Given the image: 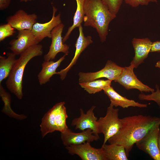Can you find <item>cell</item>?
I'll use <instances>...</instances> for the list:
<instances>
[{
	"mask_svg": "<svg viewBox=\"0 0 160 160\" xmlns=\"http://www.w3.org/2000/svg\"><path fill=\"white\" fill-rule=\"evenodd\" d=\"M118 132L108 140L109 144L121 145L125 148L127 155L135 144L150 131L160 125V118L140 114L121 119Z\"/></svg>",
	"mask_w": 160,
	"mask_h": 160,
	"instance_id": "obj_1",
	"label": "cell"
},
{
	"mask_svg": "<svg viewBox=\"0 0 160 160\" xmlns=\"http://www.w3.org/2000/svg\"><path fill=\"white\" fill-rule=\"evenodd\" d=\"M84 26L95 28L101 41H105L109 23L116 17L101 0H85Z\"/></svg>",
	"mask_w": 160,
	"mask_h": 160,
	"instance_id": "obj_2",
	"label": "cell"
},
{
	"mask_svg": "<svg viewBox=\"0 0 160 160\" xmlns=\"http://www.w3.org/2000/svg\"><path fill=\"white\" fill-rule=\"evenodd\" d=\"M43 47L37 44L29 47L20 54L6 81L8 89L19 100L22 99L23 79L25 68L28 62L33 58L42 55Z\"/></svg>",
	"mask_w": 160,
	"mask_h": 160,
	"instance_id": "obj_3",
	"label": "cell"
},
{
	"mask_svg": "<svg viewBox=\"0 0 160 160\" xmlns=\"http://www.w3.org/2000/svg\"><path fill=\"white\" fill-rule=\"evenodd\" d=\"M64 102L56 104L44 115L40 125L42 138L55 131L63 132L68 128L66 121L68 116Z\"/></svg>",
	"mask_w": 160,
	"mask_h": 160,
	"instance_id": "obj_4",
	"label": "cell"
},
{
	"mask_svg": "<svg viewBox=\"0 0 160 160\" xmlns=\"http://www.w3.org/2000/svg\"><path fill=\"white\" fill-rule=\"evenodd\" d=\"M110 104L107 108L105 116L100 117L97 120L98 134H103V144L106 143L108 140L116 134L121 126V119L119 118V109L114 108Z\"/></svg>",
	"mask_w": 160,
	"mask_h": 160,
	"instance_id": "obj_5",
	"label": "cell"
},
{
	"mask_svg": "<svg viewBox=\"0 0 160 160\" xmlns=\"http://www.w3.org/2000/svg\"><path fill=\"white\" fill-rule=\"evenodd\" d=\"M124 67L117 65L113 61L108 60L104 67L94 72L79 73V83L91 81L101 78H105L110 80L115 81L121 73Z\"/></svg>",
	"mask_w": 160,
	"mask_h": 160,
	"instance_id": "obj_6",
	"label": "cell"
},
{
	"mask_svg": "<svg viewBox=\"0 0 160 160\" xmlns=\"http://www.w3.org/2000/svg\"><path fill=\"white\" fill-rule=\"evenodd\" d=\"M90 143L66 146L68 153L76 155L82 160H106L104 153L101 148H97L91 146Z\"/></svg>",
	"mask_w": 160,
	"mask_h": 160,
	"instance_id": "obj_7",
	"label": "cell"
},
{
	"mask_svg": "<svg viewBox=\"0 0 160 160\" xmlns=\"http://www.w3.org/2000/svg\"><path fill=\"white\" fill-rule=\"evenodd\" d=\"M134 68L131 65L124 67L121 73L114 81L122 85L127 90L135 89L141 92H152L154 91V89L143 84L137 79L134 72Z\"/></svg>",
	"mask_w": 160,
	"mask_h": 160,
	"instance_id": "obj_8",
	"label": "cell"
},
{
	"mask_svg": "<svg viewBox=\"0 0 160 160\" xmlns=\"http://www.w3.org/2000/svg\"><path fill=\"white\" fill-rule=\"evenodd\" d=\"M159 126L148 132L135 143L139 149L148 154L154 160H160V154L158 146V137Z\"/></svg>",
	"mask_w": 160,
	"mask_h": 160,
	"instance_id": "obj_9",
	"label": "cell"
},
{
	"mask_svg": "<svg viewBox=\"0 0 160 160\" xmlns=\"http://www.w3.org/2000/svg\"><path fill=\"white\" fill-rule=\"evenodd\" d=\"M64 26L61 23L55 27L51 32L52 42L48 53L44 56V61L54 59L57 53L62 52L66 55L69 53V46L63 43L62 34Z\"/></svg>",
	"mask_w": 160,
	"mask_h": 160,
	"instance_id": "obj_10",
	"label": "cell"
},
{
	"mask_svg": "<svg viewBox=\"0 0 160 160\" xmlns=\"http://www.w3.org/2000/svg\"><path fill=\"white\" fill-rule=\"evenodd\" d=\"M17 38L9 43L10 49L16 55H20L28 48L39 43L31 30L18 31Z\"/></svg>",
	"mask_w": 160,
	"mask_h": 160,
	"instance_id": "obj_11",
	"label": "cell"
},
{
	"mask_svg": "<svg viewBox=\"0 0 160 160\" xmlns=\"http://www.w3.org/2000/svg\"><path fill=\"white\" fill-rule=\"evenodd\" d=\"M61 137L63 145L67 146L72 145L82 144L86 142L91 143L98 140L99 137L95 135L89 129L79 133L73 132L68 128L61 133Z\"/></svg>",
	"mask_w": 160,
	"mask_h": 160,
	"instance_id": "obj_12",
	"label": "cell"
},
{
	"mask_svg": "<svg viewBox=\"0 0 160 160\" xmlns=\"http://www.w3.org/2000/svg\"><path fill=\"white\" fill-rule=\"evenodd\" d=\"M95 108V106H92L86 113H84L83 110L81 108L80 116L73 120L71 125L75 126L76 129H78L82 131L87 129H90L94 135L99 137L97 129V118L95 116L94 113Z\"/></svg>",
	"mask_w": 160,
	"mask_h": 160,
	"instance_id": "obj_13",
	"label": "cell"
},
{
	"mask_svg": "<svg viewBox=\"0 0 160 160\" xmlns=\"http://www.w3.org/2000/svg\"><path fill=\"white\" fill-rule=\"evenodd\" d=\"M37 19V16L36 14H28L23 10L20 9L13 15L8 17L7 21L18 31L26 29L31 30Z\"/></svg>",
	"mask_w": 160,
	"mask_h": 160,
	"instance_id": "obj_14",
	"label": "cell"
},
{
	"mask_svg": "<svg viewBox=\"0 0 160 160\" xmlns=\"http://www.w3.org/2000/svg\"><path fill=\"white\" fill-rule=\"evenodd\" d=\"M52 9V17L49 21L44 23L36 22L33 26L31 31L39 42L45 38H51L52 30L61 23L60 14L55 16L57 9L53 6Z\"/></svg>",
	"mask_w": 160,
	"mask_h": 160,
	"instance_id": "obj_15",
	"label": "cell"
},
{
	"mask_svg": "<svg viewBox=\"0 0 160 160\" xmlns=\"http://www.w3.org/2000/svg\"><path fill=\"white\" fill-rule=\"evenodd\" d=\"M132 43L135 51V56L130 63L134 68H137L144 62L150 52L153 42L148 38H134Z\"/></svg>",
	"mask_w": 160,
	"mask_h": 160,
	"instance_id": "obj_16",
	"label": "cell"
},
{
	"mask_svg": "<svg viewBox=\"0 0 160 160\" xmlns=\"http://www.w3.org/2000/svg\"><path fill=\"white\" fill-rule=\"evenodd\" d=\"M78 28L79 35L75 44L76 50L73 57L66 67L59 72H57L56 73V74L60 75V78L62 80L64 79L67 73L76 64L81 54L93 42L92 38L90 36H88L87 37L84 36L81 25H80Z\"/></svg>",
	"mask_w": 160,
	"mask_h": 160,
	"instance_id": "obj_17",
	"label": "cell"
},
{
	"mask_svg": "<svg viewBox=\"0 0 160 160\" xmlns=\"http://www.w3.org/2000/svg\"><path fill=\"white\" fill-rule=\"evenodd\" d=\"M104 93L108 96L111 101V104L113 106H118L123 108L129 107L146 108L147 105L139 103L132 100H129L123 97L116 92L111 86L103 90Z\"/></svg>",
	"mask_w": 160,
	"mask_h": 160,
	"instance_id": "obj_18",
	"label": "cell"
},
{
	"mask_svg": "<svg viewBox=\"0 0 160 160\" xmlns=\"http://www.w3.org/2000/svg\"><path fill=\"white\" fill-rule=\"evenodd\" d=\"M66 55L65 54L56 62L52 60L44 61L42 64V69L38 75L40 85L47 83L54 74H56V69L61 63L65 59Z\"/></svg>",
	"mask_w": 160,
	"mask_h": 160,
	"instance_id": "obj_19",
	"label": "cell"
},
{
	"mask_svg": "<svg viewBox=\"0 0 160 160\" xmlns=\"http://www.w3.org/2000/svg\"><path fill=\"white\" fill-rule=\"evenodd\" d=\"M105 155L106 160H127L124 146L116 144L103 145L101 147Z\"/></svg>",
	"mask_w": 160,
	"mask_h": 160,
	"instance_id": "obj_20",
	"label": "cell"
},
{
	"mask_svg": "<svg viewBox=\"0 0 160 160\" xmlns=\"http://www.w3.org/2000/svg\"><path fill=\"white\" fill-rule=\"evenodd\" d=\"M13 52H8L7 57L0 56V84L9 76L17 59Z\"/></svg>",
	"mask_w": 160,
	"mask_h": 160,
	"instance_id": "obj_21",
	"label": "cell"
},
{
	"mask_svg": "<svg viewBox=\"0 0 160 160\" xmlns=\"http://www.w3.org/2000/svg\"><path fill=\"white\" fill-rule=\"evenodd\" d=\"M85 0H76L77 7L76 12L73 17V22L72 25L69 27L64 37L63 41L64 43L68 38L72 31L74 29L78 27L81 25L84 21V5Z\"/></svg>",
	"mask_w": 160,
	"mask_h": 160,
	"instance_id": "obj_22",
	"label": "cell"
},
{
	"mask_svg": "<svg viewBox=\"0 0 160 160\" xmlns=\"http://www.w3.org/2000/svg\"><path fill=\"white\" fill-rule=\"evenodd\" d=\"M111 81L109 79H95L91 81L79 83L81 87L90 94L99 92L111 86Z\"/></svg>",
	"mask_w": 160,
	"mask_h": 160,
	"instance_id": "obj_23",
	"label": "cell"
},
{
	"mask_svg": "<svg viewBox=\"0 0 160 160\" xmlns=\"http://www.w3.org/2000/svg\"><path fill=\"white\" fill-rule=\"evenodd\" d=\"M0 95L4 105L1 111L8 116L15 119L22 120L26 118L24 114H18L15 113L11 107V97L10 95L6 92L1 84H0Z\"/></svg>",
	"mask_w": 160,
	"mask_h": 160,
	"instance_id": "obj_24",
	"label": "cell"
},
{
	"mask_svg": "<svg viewBox=\"0 0 160 160\" xmlns=\"http://www.w3.org/2000/svg\"><path fill=\"white\" fill-rule=\"evenodd\" d=\"M156 90L149 95L143 93L138 95V98L141 100H152L156 102L160 108V89L159 86L156 84L155 86Z\"/></svg>",
	"mask_w": 160,
	"mask_h": 160,
	"instance_id": "obj_25",
	"label": "cell"
},
{
	"mask_svg": "<svg viewBox=\"0 0 160 160\" xmlns=\"http://www.w3.org/2000/svg\"><path fill=\"white\" fill-rule=\"evenodd\" d=\"M110 12L116 16L119 12L123 0H101Z\"/></svg>",
	"mask_w": 160,
	"mask_h": 160,
	"instance_id": "obj_26",
	"label": "cell"
},
{
	"mask_svg": "<svg viewBox=\"0 0 160 160\" xmlns=\"http://www.w3.org/2000/svg\"><path fill=\"white\" fill-rule=\"evenodd\" d=\"M15 29L8 23L0 26V41L4 40L6 38L12 36L15 31Z\"/></svg>",
	"mask_w": 160,
	"mask_h": 160,
	"instance_id": "obj_27",
	"label": "cell"
},
{
	"mask_svg": "<svg viewBox=\"0 0 160 160\" xmlns=\"http://www.w3.org/2000/svg\"><path fill=\"white\" fill-rule=\"evenodd\" d=\"M125 3L133 7L140 5H148L150 2H157L156 0H124Z\"/></svg>",
	"mask_w": 160,
	"mask_h": 160,
	"instance_id": "obj_28",
	"label": "cell"
},
{
	"mask_svg": "<svg viewBox=\"0 0 160 160\" xmlns=\"http://www.w3.org/2000/svg\"><path fill=\"white\" fill-rule=\"evenodd\" d=\"M150 52L160 53V41H157L153 42Z\"/></svg>",
	"mask_w": 160,
	"mask_h": 160,
	"instance_id": "obj_29",
	"label": "cell"
},
{
	"mask_svg": "<svg viewBox=\"0 0 160 160\" xmlns=\"http://www.w3.org/2000/svg\"><path fill=\"white\" fill-rule=\"evenodd\" d=\"M11 0H0V9L4 10L7 8L10 4Z\"/></svg>",
	"mask_w": 160,
	"mask_h": 160,
	"instance_id": "obj_30",
	"label": "cell"
},
{
	"mask_svg": "<svg viewBox=\"0 0 160 160\" xmlns=\"http://www.w3.org/2000/svg\"><path fill=\"white\" fill-rule=\"evenodd\" d=\"M158 146L160 154V131L159 132L158 137Z\"/></svg>",
	"mask_w": 160,
	"mask_h": 160,
	"instance_id": "obj_31",
	"label": "cell"
},
{
	"mask_svg": "<svg viewBox=\"0 0 160 160\" xmlns=\"http://www.w3.org/2000/svg\"><path fill=\"white\" fill-rule=\"evenodd\" d=\"M155 66L157 68H160V60L156 63Z\"/></svg>",
	"mask_w": 160,
	"mask_h": 160,
	"instance_id": "obj_32",
	"label": "cell"
},
{
	"mask_svg": "<svg viewBox=\"0 0 160 160\" xmlns=\"http://www.w3.org/2000/svg\"><path fill=\"white\" fill-rule=\"evenodd\" d=\"M32 0H20V1L21 2H27L28 1H31Z\"/></svg>",
	"mask_w": 160,
	"mask_h": 160,
	"instance_id": "obj_33",
	"label": "cell"
}]
</instances>
